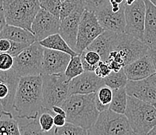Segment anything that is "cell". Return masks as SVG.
Returning <instances> with one entry per match:
<instances>
[{
  "instance_id": "cell-1",
  "label": "cell",
  "mask_w": 156,
  "mask_h": 135,
  "mask_svg": "<svg viewBox=\"0 0 156 135\" xmlns=\"http://www.w3.org/2000/svg\"><path fill=\"white\" fill-rule=\"evenodd\" d=\"M19 119H37L43 109L41 75L20 77L12 105Z\"/></svg>"
},
{
  "instance_id": "cell-2",
  "label": "cell",
  "mask_w": 156,
  "mask_h": 135,
  "mask_svg": "<svg viewBox=\"0 0 156 135\" xmlns=\"http://www.w3.org/2000/svg\"><path fill=\"white\" fill-rule=\"evenodd\" d=\"M62 107L66 113L68 123L89 130L97 120L100 112L96 109L95 93L69 95Z\"/></svg>"
},
{
  "instance_id": "cell-3",
  "label": "cell",
  "mask_w": 156,
  "mask_h": 135,
  "mask_svg": "<svg viewBox=\"0 0 156 135\" xmlns=\"http://www.w3.org/2000/svg\"><path fill=\"white\" fill-rule=\"evenodd\" d=\"M124 115L134 135H146L156 126V109L152 104L127 96Z\"/></svg>"
},
{
  "instance_id": "cell-4",
  "label": "cell",
  "mask_w": 156,
  "mask_h": 135,
  "mask_svg": "<svg viewBox=\"0 0 156 135\" xmlns=\"http://www.w3.org/2000/svg\"><path fill=\"white\" fill-rule=\"evenodd\" d=\"M2 6L7 24L31 32L33 21L41 9L38 0H4Z\"/></svg>"
},
{
  "instance_id": "cell-5",
  "label": "cell",
  "mask_w": 156,
  "mask_h": 135,
  "mask_svg": "<svg viewBox=\"0 0 156 135\" xmlns=\"http://www.w3.org/2000/svg\"><path fill=\"white\" fill-rule=\"evenodd\" d=\"M86 131L87 135H134L125 115L110 109L100 113L94 124Z\"/></svg>"
},
{
  "instance_id": "cell-6",
  "label": "cell",
  "mask_w": 156,
  "mask_h": 135,
  "mask_svg": "<svg viewBox=\"0 0 156 135\" xmlns=\"http://www.w3.org/2000/svg\"><path fill=\"white\" fill-rule=\"evenodd\" d=\"M43 108L51 110L53 106H61L69 96V81L65 74H41Z\"/></svg>"
},
{
  "instance_id": "cell-7",
  "label": "cell",
  "mask_w": 156,
  "mask_h": 135,
  "mask_svg": "<svg viewBox=\"0 0 156 135\" xmlns=\"http://www.w3.org/2000/svg\"><path fill=\"white\" fill-rule=\"evenodd\" d=\"M44 48L38 41H35L14 57L12 69L19 77L41 74Z\"/></svg>"
},
{
  "instance_id": "cell-8",
  "label": "cell",
  "mask_w": 156,
  "mask_h": 135,
  "mask_svg": "<svg viewBox=\"0 0 156 135\" xmlns=\"http://www.w3.org/2000/svg\"><path fill=\"white\" fill-rule=\"evenodd\" d=\"M103 31L104 30L100 26L96 14L85 9L78 30L76 44V53L80 55Z\"/></svg>"
},
{
  "instance_id": "cell-9",
  "label": "cell",
  "mask_w": 156,
  "mask_h": 135,
  "mask_svg": "<svg viewBox=\"0 0 156 135\" xmlns=\"http://www.w3.org/2000/svg\"><path fill=\"white\" fill-rule=\"evenodd\" d=\"M148 47L149 45L143 41L122 33L117 34L113 51H117L120 54L125 66L147 55Z\"/></svg>"
},
{
  "instance_id": "cell-10",
  "label": "cell",
  "mask_w": 156,
  "mask_h": 135,
  "mask_svg": "<svg viewBox=\"0 0 156 135\" xmlns=\"http://www.w3.org/2000/svg\"><path fill=\"white\" fill-rule=\"evenodd\" d=\"M125 31L124 33L143 41L145 3L144 0H135L131 5L125 4Z\"/></svg>"
},
{
  "instance_id": "cell-11",
  "label": "cell",
  "mask_w": 156,
  "mask_h": 135,
  "mask_svg": "<svg viewBox=\"0 0 156 135\" xmlns=\"http://www.w3.org/2000/svg\"><path fill=\"white\" fill-rule=\"evenodd\" d=\"M60 25V18L41 8L32 23L31 32L35 41L39 42L50 35L58 33Z\"/></svg>"
},
{
  "instance_id": "cell-12",
  "label": "cell",
  "mask_w": 156,
  "mask_h": 135,
  "mask_svg": "<svg viewBox=\"0 0 156 135\" xmlns=\"http://www.w3.org/2000/svg\"><path fill=\"white\" fill-rule=\"evenodd\" d=\"M125 2L121 4L118 12H113L110 3L107 4L100 10L95 12L100 26L104 30L112 31L117 34H122L125 31V15H124Z\"/></svg>"
},
{
  "instance_id": "cell-13",
  "label": "cell",
  "mask_w": 156,
  "mask_h": 135,
  "mask_svg": "<svg viewBox=\"0 0 156 135\" xmlns=\"http://www.w3.org/2000/svg\"><path fill=\"white\" fill-rule=\"evenodd\" d=\"M19 80L20 77L12 69L0 71V103L5 111L12 113V105Z\"/></svg>"
},
{
  "instance_id": "cell-14",
  "label": "cell",
  "mask_w": 156,
  "mask_h": 135,
  "mask_svg": "<svg viewBox=\"0 0 156 135\" xmlns=\"http://www.w3.org/2000/svg\"><path fill=\"white\" fill-rule=\"evenodd\" d=\"M103 86V78L97 76L94 72H84L69 82V95L96 93Z\"/></svg>"
},
{
  "instance_id": "cell-15",
  "label": "cell",
  "mask_w": 156,
  "mask_h": 135,
  "mask_svg": "<svg viewBox=\"0 0 156 135\" xmlns=\"http://www.w3.org/2000/svg\"><path fill=\"white\" fill-rule=\"evenodd\" d=\"M85 3L78 5L68 16L61 20L59 34L69 46L76 52V39L81 17L85 10Z\"/></svg>"
},
{
  "instance_id": "cell-16",
  "label": "cell",
  "mask_w": 156,
  "mask_h": 135,
  "mask_svg": "<svg viewBox=\"0 0 156 135\" xmlns=\"http://www.w3.org/2000/svg\"><path fill=\"white\" fill-rule=\"evenodd\" d=\"M71 58V55L65 52L44 48L41 74L55 75L65 73Z\"/></svg>"
},
{
  "instance_id": "cell-17",
  "label": "cell",
  "mask_w": 156,
  "mask_h": 135,
  "mask_svg": "<svg viewBox=\"0 0 156 135\" xmlns=\"http://www.w3.org/2000/svg\"><path fill=\"white\" fill-rule=\"evenodd\" d=\"M127 96H133L145 103L153 104L156 103V87L147 80H128L125 86Z\"/></svg>"
},
{
  "instance_id": "cell-18",
  "label": "cell",
  "mask_w": 156,
  "mask_h": 135,
  "mask_svg": "<svg viewBox=\"0 0 156 135\" xmlns=\"http://www.w3.org/2000/svg\"><path fill=\"white\" fill-rule=\"evenodd\" d=\"M127 79L137 81L145 79L155 72L156 69L147 55L134 61L123 68Z\"/></svg>"
},
{
  "instance_id": "cell-19",
  "label": "cell",
  "mask_w": 156,
  "mask_h": 135,
  "mask_svg": "<svg viewBox=\"0 0 156 135\" xmlns=\"http://www.w3.org/2000/svg\"><path fill=\"white\" fill-rule=\"evenodd\" d=\"M117 34H118L115 32L104 30L86 49L97 52L101 58V61L106 62L110 53L113 51Z\"/></svg>"
},
{
  "instance_id": "cell-20",
  "label": "cell",
  "mask_w": 156,
  "mask_h": 135,
  "mask_svg": "<svg viewBox=\"0 0 156 135\" xmlns=\"http://www.w3.org/2000/svg\"><path fill=\"white\" fill-rule=\"evenodd\" d=\"M145 18H144L143 42L147 45L156 43V6L149 0H144Z\"/></svg>"
},
{
  "instance_id": "cell-21",
  "label": "cell",
  "mask_w": 156,
  "mask_h": 135,
  "mask_svg": "<svg viewBox=\"0 0 156 135\" xmlns=\"http://www.w3.org/2000/svg\"><path fill=\"white\" fill-rule=\"evenodd\" d=\"M0 38H5L9 41L31 44L35 42V37L27 30L16 26L6 24L0 33Z\"/></svg>"
},
{
  "instance_id": "cell-22",
  "label": "cell",
  "mask_w": 156,
  "mask_h": 135,
  "mask_svg": "<svg viewBox=\"0 0 156 135\" xmlns=\"http://www.w3.org/2000/svg\"><path fill=\"white\" fill-rule=\"evenodd\" d=\"M39 43L43 48L65 52V53L69 54L72 57L78 55L74 50H72L69 46V44L66 43V41L63 39L59 33L48 36V37L39 41Z\"/></svg>"
},
{
  "instance_id": "cell-23",
  "label": "cell",
  "mask_w": 156,
  "mask_h": 135,
  "mask_svg": "<svg viewBox=\"0 0 156 135\" xmlns=\"http://www.w3.org/2000/svg\"><path fill=\"white\" fill-rule=\"evenodd\" d=\"M0 135H21L19 121L12 112L4 110L0 114Z\"/></svg>"
},
{
  "instance_id": "cell-24",
  "label": "cell",
  "mask_w": 156,
  "mask_h": 135,
  "mask_svg": "<svg viewBox=\"0 0 156 135\" xmlns=\"http://www.w3.org/2000/svg\"><path fill=\"white\" fill-rule=\"evenodd\" d=\"M127 104V94L125 87L113 89V98L110 109L115 113L124 114Z\"/></svg>"
},
{
  "instance_id": "cell-25",
  "label": "cell",
  "mask_w": 156,
  "mask_h": 135,
  "mask_svg": "<svg viewBox=\"0 0 156 135\" xmlns=\"http://www.w3.org/2000/svg\"><path fill=\"white\" fill-rule=\"evenodd\" d=\"M113 98V89L106 86H103L95 93V103L98 111H105L110 109V105Z\"/></svg>"
},
{
  "instance_id": "cell-26",
  "label": "cell",
  "mask_w": 156,
  "mask_h": 135,
  "mask_svg": "<svg viewBox=\"0 0 156 135\" xmlns=\"http://www.w3.org/2000/svg\"><path fill=\"white\" fill-rule=\"evenodd\" d=\"M105 86H108L111 89H120L125 87L127 83V79L126 74L124 73V69L118 72H112L107 76L103 78Z\"/></svg>"
},
{
  "instance_id": "cell-27",
  "label": "cell",
  "mask_w": 156,
  "mask_h": 135,
  "mask_svg": "<svg viewBox=\"0 0 156 135\" xmlns=\"http://www.w3.org/2000/svg\"><path fill=\"white\" fill-rule=\"evenodd\" d=\"M79 55L85 72H94L99 62L101 61L100 55L91 50L85 49Z\"/></svg>"
},
{
  "instance_id": "cell-28",
  "label": "cell",
  "mask_w": 156,
  "mask_h": 135,
  "mask_svg": "<svg viewBox=\"0 0 156 135\" xmlns=\"http://www.w3.org/2000/svg\"><path fill=\"white\" fill-rule=\"evenodd\" d=\"M47 135H87V131L83 128L70 123H66L64 126L57 127L54 126Z\"/></svg>"
},
{
  "instance_id": "cell-29",
  "label": "cell",
  "mask_w": 156,
  "mask_h": 135,
  "mask_svg": "<svg viewBox=\"0 0 156 135\" xmlns=\"http://www.w3.org/2000/svg\"><path fill=\"white\" fill-rule=\"evenodd\" d=\"M84 72L83 64L81 62L80 55H77L71 58L64 74L68 79V80L70 82L72 79L83 74Z\"/></svg>"
},
{
  "instance_id": "cell-30",
  "label": "cell",
  "mask_w": 156,
  "mask_h": 135,
  "mask_svg": "<svg viewBox=\"0 0 156 135\" xmlns=\"http://www.w3.org/2000/svg\"><path fill=\"white\" fill-rule=\"evenodd\" d=\"M54 115L51 110L43 108L37 116L40 127L45 133L51 131L54 128Z\"/></svg>"
},
{
  "instance_id": "cell-31",
  "label": "cell",
  "mask_w": 156,
  "mask_h": 135,
  "mask_svg": "<svg viewBox=\"0 0 156 135\" xmlns=\"http://www.w3.org/2000/svg\"><path fill=\"white\" fill-rule=\"evenodd\" d=\"M29 120L30 121L24 124L19 123L21 135H47L40 127L37 118Z\"/></svg>"
},
{
  "instance_id": "cell-32",
  "label": "cell",
  "mask_w": 156,
  "mask_h": 135,
  "mask_svg": "<svg viewBox=\"0 0 156 135\" xmlns=\"http://www.w3.org/2000/svg\"><path fill=\"white\" fill-rule=\"evenodd\" d=\"M38 2L41 8L60 18V10L62 5L61 0H38Z\"/></svg>"
},
{
  "instance_id": "cell-33",
  "label": "cell",
  "mask_w": 156,
  "mask_h": 135,
  "mask_svg": "<svg viewBox=\"0 0 156 135\" xmlns=\"http://www.w3.org/2000/svg\"><path fill=\"white\" fill-rule=\"evenodd\" d=\"M84 3V0H65L62 2L60 10V20L69 15L78 5Z\"/></svg>"
},
{
  "instance_id": "cell-34",
  "label": "cell",
  "mask_w": 156,
  "mask_h": 135,
  "mask_svg": "<svg viewBox=\"0 0 156 135\" xmlns=\"http://www.w3.org/2000/svg\"><path fill=\"white\" fill-rule=\"evenodd\" d=\"M84 3L85 9L86 10L95 13L110 3V0H84Z\"/></svg>"
},
{
  "instance_id": "cell-35",
  "label": "cell",
  "mask_w": 156,
  "mask_h": 135,
  "mask_svg": "<svg viewBox=\"0 0 156 135\" xmlns=\"http://www.w3.org/2000/svg\"><path fill=\"white\" fill-rule=\"evenodd\" d=\"M14 58L9 53H0V71H9L12 69Z\"/></svg>"
},
{
  "instance_id": "cell-36",
  "label": "cell",
  "mask_w": 156,
  "mask_h": 135,
  "mask_svg": "<svg viewBox=\"0 0 156 135\" xmlns=\"http://www.w3.org/2000/svg\"><path fill=\"white\" fill-rule=\"evenodd\" d=\"M94 72L97 76H99V77L100 78H103H103L107 76V75L111 72V70H110V66H109L107 62L100 61V62H99V64L97 65L96 69H95Z\"/></svg>"
},
{
  "instance_id": "cell-37",
  "label": "cell",
  "mask_w": 156,
  "mask_h": 135,
  "mask_svg": "<svg viewBox=\"0 0 156 135\" xmlns=\"http://www.w3.org/2000/svg\"><path fill=\"white\" fill-rule=\"evenodd\" d=\"M30 44H27L20 43V42H15V41H11V47L8 53L14 58V57L17 56L22 51H23Z\"/></svg>"
},
{
  "instance_id": "cell-38",
  "label": "cell",
  "mask_w": 156,
  "mask_h": 135,
  "mask_svg": "<svg viewBox=\"0 0 156 135\" xmlns=\"http://www.w3.org/2000/svg\"><path fill=\"white\" fill-rule=\"evenodd\" d=\"M11 47V41L0 38V53H8Z\"/></svg>"
},
{
  "instance_id": "cell-39",
  "label": "cell",
  "mask_w": 156,
  "mask_h": 135,
  "mask_svg": "<svg viewBox=\"0 0 156 135\" xmlns=\"http://www.w3.org/2000/svg\"><path fill=\"white\" fill-rule=\"evenodd\" d=\"M67 123L66 117L63 115L61 114H55L54 115V125L57 127L64 126L65 123Z\"/></svg>"
},
{
  "instance_id": "cell-40",
  "label": "cell",
  "mask_w": 156,
  "mask_h": 135,
  "mask_svg": "<svg viewBox=\"0 0 156 135\" xmlns=\"http://www.w3.org/2000/svg\"><path fill=\"white\" fill-rule=\"evenodd\" d=\"M147 56L150 58L151 62H152L154 68L156 69V45L155 44L149 45V47H148V50H147Z\"/></svg>"
},
{
  "instance_id": "cell-41",
  "label": "cell",
  "mask_w": 156,
  "mask_h": 135,
  "mask_svg": "<svg viewBox=\"0 0 156 135\" xmlns=\"http://www.w3.org/2000/svg\"><path fill=\"white\" fill-rule=\"evenodd\" d=\"M107 63H108L109 66H110V69L112 72H118V71L121 70L124 66L121 65L120 63L119 62H116V61H113V60H109L107 61Z\"/></svg>"
},
{
  "instance_id": "cell-42",
  "label": "cell",
  "mask_w": 156,
  "mask_h": 135,
  "mask_svg": "<svg viewBox=\"0 0 156 135\" xmlns=\"http://www.w3.org/2000/svg\"><path fill=\"white\" fill-rule=\"evenodd\" d=\"M6 21H5V15H4L3 9H2V6L1 5L0 6V33L2 32L3 28L5 27V26L6 25Z\"/></svg>"
},
{
  "instance_id": "cell-43",
  "label": "cell",
  "mask_w": 156,
  "mask_h": 135,
  "mask_svg": "<svg viewBox=\"0 0 156 135\" xmlns=\"http://www.w3.org/2000/svg\"><path fill=\"white\" fill-rule=\"evenodd\" d=\"M51 111L52 112L55 114H61L63 115L66 117V113H65V111L64 110L63 108L61 106H53L51 108Z\"/></svg>"
},
{
  "instance_id": "cell-44",
  "label": "cell",
  "mask_w": 156,
  "mask_h": 135,
  "mask_svg": "<svg viewBox=\"0 0 156 135\" xmlns=\"http://www.w3.org/2000/svg\"><path fill=\"white\" fill-rule=\"evenodd\" d=\"M147 79L152 84L153 86H154L156 87V75L154 74L151 75V76H149L148 78H147Z\"/></svg>"
},
{
  "instance_id": "cell-45",
  "label": "cell",
  "mask_w": 156,
  "mask_h": 135,
  "mask_svg": "<svg viewBox=\"0 0 156 135\" xmlns=\"http://www.w3.org/2000/svg\"><path fill=\"white\" fill-rule=\"evenodd\" d=\"M147 135H156V126H154V127L148 132Z\"/></svg>"
},
{
  "instance_id": "cell-46",
  "label": "cell",
  "mask_w": 156,
  "mask_h": 135,
  "mask_svg": "<svg viewBox=\"0 0 156 135\" xmlns=\"http://www.w3.org/2000/svg\"><path fill=\"white\" fill-rule=\"evenodd\" d=\"M134 1H135V0H124L125 4H127V5H131Z\"/></svg>"
},
{
  "instance_id": "cell-47",
  "label": "cell",
  "mask_w": 156,
  "mask_h": 135,
  "mask_svg": "<svg viewBox=\"0 0 156 135\" xmlns=\"http://www.w3.org/2000/svg\"><path fill=\"white\" fill-rule=\"evenodd\" d=\"M114 1L118 4H122L124 3V2H124V0H114Z\"/></svg>"
},
{
  "instance_id": "cell-48",
  "label": "cell",
  "mask_w": 156,
  "mask_h": 135,
  "mask_svg": "<svg viewBox=\"0 0 156 135\" xmlns=\"http://www.w3.org/2000/svg\"><path fill=\"white\" fill-rule=\"evenodd\" d=\"M3 111H4V109H3V108H2V104L0 103V114H1V113H2Z\"/></svg>"
},
{
  "instance_id": "cell-49",
  "label": "cell",
  "mask_w": 156,
  "mask_h": 135,
  "mask_svg": "<svg viewBox=\"0 0 156 135\" xmlns=\"http://www.w3.org/2000/svg\"><path fill=\"white\" fill-rule=\"evenodd\" d=\"M149 1L153 4V5L156 6V0H149Z\"/></svg>"
},
{
  "instance_id": "cell-50",
  "label": "cell",
  "mask_w": 156,
  "mask_h": 135,
  "mask_svg": "<svg viewBox=\"0 0 156 135\" xmlns=\"http://www.w3.org/2000/svg\"><path fill=\"white\" fill-rule=\"evenodd\" d=\"M153 106H154V108H155V109H156V103H153Z\"/></svg>"
},
{
  "instance_id": "cell-51",
  "label": "cell",
  "mask_w": 156,
  "mask_h": 135,
  "mask_svg": "<svg viewBox=\"0 0 156 135\" xmlns=\"http://www.w3.org/2000/svg\"><path fill=\"white\" fill-rule=\"evenodd\" d=\"M1 5H2V2L0 1V6H1Z\"/></svg>"
},
{
  "instance_id": "cell-52",
  "label": "cell",
  "mask_w": 156,
  "mask_h": 135,
  "mask_svg": "<svg viewBox=\"0 0 156 135\" xmlns=\"http://www.w3.org/2000/svg\"><path fill=\"white\" fill-rule=\"evenodd\" d=\"M154 75H156V71H155V72H154Z\"/></svg>"
},
{
  "instance_id": "cell-53",
  "label": "cell",
  "mask_w": 156,
  "mask_h": 135,
  "mask_svg": "<svg viewBox=\"0 0 156 135\" xmlns=\"http://www.w3.org/2000/svg\"><path fill=\"white\" fill-rule=\"evenodd\" d=\"M61 1H62V2H63V1H65V0H61Z\"/></svg>"
},
{
  "instance_id": "cell-54",
  "label": "cell",
  "mask_w": 156,
  "mask_h": 135,
  "mask_svg": "<svg viewBox=\"0 0 156 135\" xmlns=\"http://www.w3.org/2000/svg\"><path fill=\"white\" fill-rule=\"evenodd\" d=\"M0 1H1V2H2V1H4V0H0Z\"/></svg>"
},
{
  "instance_id": "cell-55",
  "label": "cell",
  "mask_w": 156,
  "mask_h": 135,
  "mask_svg": "<svg viewBox=\"0 0 156 135\" xmlns=\"http://www.w3.org/2000/svg\"><path fill=\"white\" fill-rule=\"evenodd\" d=\"M155 44V45H156V43H155V44Z\"/></svg>"
},
{
  "instance_id": "cell-56",
  "label": "cell",
  "mask_w": 156,
  "mask_h": 135,
  "mask_svg": "<svg viewBox=\"0 0 156 135\" xmlns=\"http://www.w3.org/2000/svg\"><path fill=\"white\" fill-rule=\"evenodd\" d=\"M146 135H147V134H146Z\"/></svg>"
}]
</instances>
